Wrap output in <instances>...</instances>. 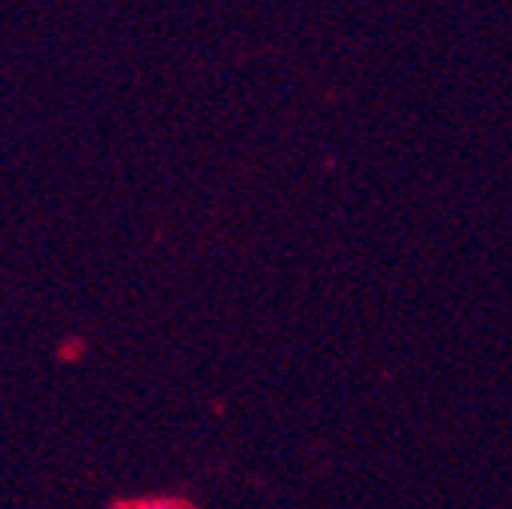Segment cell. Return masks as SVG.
Listing matches in <instances>:
<instances>
[{
    "label": "cell",
    "instance_id": "1",
    "mask_svg": "<svg viewBox=\"0 0 512 509\" xmlns=\"http://www.w3.org/2000/svg\"><path fill=\"white\" fill-rule=\"evenodd\" d=\"M113 509H192V506L186 500H177V497H144V500L113 503Z\"/></svg>",
    "mask_w": 512,
    "mask_h": 509
}]
</instances>
